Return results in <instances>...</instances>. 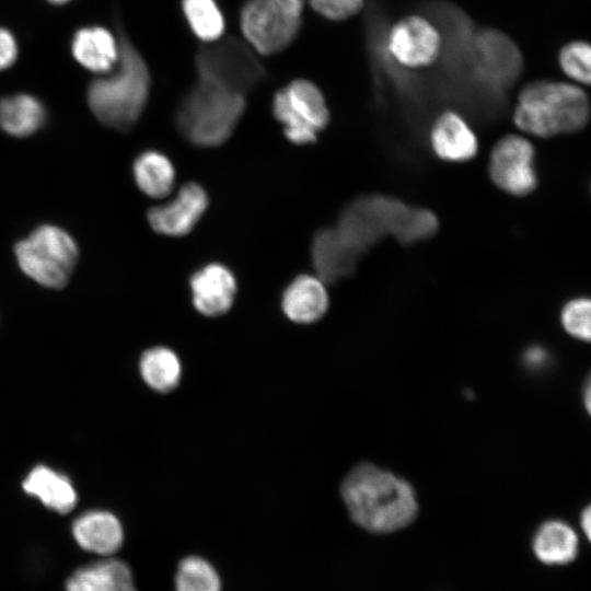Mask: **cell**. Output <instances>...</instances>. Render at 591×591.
<instances>
[{"label":"cell","mask_w":591,"mask_h":591,"mask_svg":"<svg viewBox=\"0 0 591 591\" xmlns=\"http://www.w3.org/2000/svg\"><path fill=\"white\" fill-rule=\"evenodd\" d=\"M340 494L351 520L372 533L398 531L418 513L413 487L371 463L356 465L343 479Z\"/></svg>","instance_id":"1"},{"label":"cell","mask_w":591,"mask_h":591,"mask_svg":"<svg viewBox=\"0 0 591 591\" xmlns=\"http://www.w3.org/2000/svg\"><path fill=\"white\" fill-rule=\"evenodd\" d=\"M119 56L111 74L94 80L88 91L92 113L104 125L129 130L140 118L150 91L148 67L119 28Z\"/></svg>","instance_id":"2"},{"label":"cell","mask_w":591,"mask_h":591,"mask_svg":"<svg viewBox=\"0 0 591 591\" xmlns=\"http://www.w3.org/2000/svg\"><path fill=\"white\" fill-rule=\"evenodd\" d=\"M591 106L586 92L576 84L535 81L519 93L513 123L540 138L582 130L589 123Z\"/></svg>","instance_id":"3"},{"label":"cell","mask_w":591,"mask_h":591,"mask_svg":"<svg viewBox=\"0 0 591 591\" xmlns=\"http://www.w3.org/2000/svg\"><path fill=\"white\" fill-rule=\"evenodd\" d=\"M245 109V95L198 79L176 112V125L198 147H217L234 131Z\"/></svg>","instance_id":"4"},{"label":"cell","mask_w":591,"mask_h":591,"mask_svg":"<svg viewBox=\"0 0 591 591\" xmlns=\"http://www.w3.org/2000/svg\"><path fill=\"white\" fill-rule=\"evenodd\" d=\"M21 270L37 283L59 289L69 280L79 251L73 237L63 229L44 224L15 245Z\"/></svg>","instance_id":"5"},{"label":"cell","mask_w":591,"mask_h":591,"mask_svg":"<svg viewBox=\"0 0 591 591\" xmlns=\"http://www.w3.org/2000/svg\"><path fill=\"white\" fill-rule=\"evenodd\" d=\"M304 0H247L241 11L246 40L263 55L287 48L301 27Z\"/></svg>","instance_id":"6"},{"label":"cell","mask_w":591,"mask_h":591,"mask_svg":"<svg viewBox=\"0 0 591 591\" xmlns=\"http://www.w3.org/2000/svg\"><path fill=\"white\" fill-rule=\"evenodd\" d=\"M196 67L198 79L243 95L266 76L252 50L232 36L201 46L196 56Z\"/></svg>","instance_id":"7"},{"label":"cell","mask_w":591,"mask_h":591,"mask_svg":"<svg viewBox=\"0 0 591 591\" xmlns=\"http://www.w3.org/2000/svg\"><path fill=\"white\" fill-rule=\"evenodd\" d=\"M273 113L283 125L287 139L296 144L314 142L329 121L323 93L304 79L293 80L275 94Z\"/></svg>","instance_id":"8"},{"label":"cell","mask_w":591,"mask_h":591,"mask_svg":"<svg viewBox=\"0 0 591 591\" xmlns=\"http://www.w3.org/2000/svg\"><path fill=\"white\" fill-rule=\"evenodd\" d=\"M535 150L523 136L507 135L493 148L488 171L493 183L513 196H525L537 185Z\"/></svg>","instance_id":"9"},{"label":"cell","mask_w":591,"mask_h":591,"mask_svg":"<svg viewBox=\"0 0 591 591\" xmlns=\"http://www.w3.org/2000/svg\"><path fill=\"white\" fill-rule=\"evenodd\" d=\"M442 38L426 18L409 15L397 21L386 36V50L402 67L419 69L432 65L439 57Z\"/></svg>","instance_id":"10"},{"label":"cell","mask_w":591,"mask_h":591,"mask_svg":"<svg viewBox=\"0 0 591 591\" xmlns=\"http://www.w3.org/2000/svg\"><path fill=\"white\" fill-rule=\"evenodd\" d=\"M208 204L206 190L196 183H187L172 200L151 208L148 211V221L159 234L183 236L194 229Z\"/></svg>","instance_id":"11"},{"label":"cell","mask_w":591,"mask_h":591,"mask_svg":"<svg viewBox=\"0 0 591 591\" xmlns=\"http://www.w3.org/2000/svg\"><path fill=\"white\" fill-rule=\"evenodd\" d=\"M193 304L206 316H220L232 306L236 280L224 265L212 263L193 274L189 280Z\"/></svg>","instance_id":"12"},{"label":"cell","mask_w":591,"mask_h":591,"mask_svg":"<svg viewBox=\"0 0 591 591\" xmlns=\"http://www.w3.org/2000/svg\"><path fill=\"white\" fill-rule=\"evenodd\" d=\"M430 146L434 154L449 162H465L478 150L475 132L459 113L445 111L431 126Z\"/></svg>","instance_id":"13"},{"label":"cell","mask_w":591,"mask_h":591,"mask_svg":"<svg viewBox=\"0 0 591 591\" xmlns=\"http://www.w3.org/2000/svg\"><path fill=\"white\" fill-rule=\"evenodd\" d=\"M72 534L81 548L105 557L116 553L124 542L120 521L104 510H92L77 518Z\"/></svg>","instance_id":"14"},{"label":"cell","mask_w":591,"mask_h":591,"mask_svg":"<svg viewBox=\"0 0 591 591\" xmlns=\"http://www.w3.org/2000/svg\"><path fill=\"white\" fill-rule=\"evenodd\" d=\"M328 293L320 277L300 275L286 288L281 299L285 315L298 324H311L326 313Z\"/></svg>","instance_id":"15"},{"label":"cell","mask_w":591,"mask_h":591,"mask_svg":"<svg viewBox=\"0 0 591 591\" xmlns=\"http://www.w3.org/2000/svg\"><path fill=\"white\" fill-rule=\"evenodd\" d=\"M532 552L543 565L549 567L570 565L580 552L579 535L564 520H547L536 529L533 535Z\"/></svg>","instance_id":"16"},{"label":"cell","mask_w":591,"mask_h":591,"mask_svg":"<svg viewBox=\"0 0 591 591\" xmlns=\"http://www.w3.org/2000/svg\"><path fill=\"white\" fill-rule=\"evenodd\" d=\"M67 591H136L129 566L119 559L104 558L84 565L66 582Z\"/></svg>","instance_id":"17"},{"label":"cell","mask_w":591,"mask_h":591,"mask_svg":"<svg viewBox=\"0 0 591 591\" xmlns=\"http://www.w3.org/2000/svg\"><path fill=\"white\" fill-rule=\"evenodd\" d=\"M358 256L340 240L335 229L318 231L312 242L314 269L324 282H333L348 276Z\"/></svg>","instance_id":"18"},{"label":"cell","mask_w":591,"mask_h":591,"mask_svg":"<svg viewBox=\"0 0 591 591\" xmlns=\"http://www.w3.org/2000/svg\"><path fill=\"white\" fill-rule=\"evenodd\" d=\"M72 54L84 68L97 73L109 72L118 60V40L106 28H82L74 35Z\"/></svg>","instance_id":"19"},{"label":"cell","mask_w":591,"mask_h":591,"mask_svg":"<svg viewBox=\"0 0 591 591\" xmlns=\"http://www.w3.org/2000/svg\"><path fill=\"white\" fill-rule=\"evenodd\" d=\"M23 488L59 513L71 511L77 503V494L69 479L45 465H38L30 472Z\"/></svg>","instance_id":"20"},{"label":"cell","mask_w":591,"mask_h":591,"mask_svg":"<svg viewBox=\"0 0 591 591\" xmlns=\"http://www.w3.org/2000/svg\"><path fill=\"white\" fill-rule=\"evenodd\" d=\"M40 102L27 94H16L0 100V128L14 137H26L45 123Z\"/></svg>","instance_id":"21"},{"label":"cell","mask_w":591,"mask_h":591,"mask_svg":"<svg viewBox=\"0 0 591 591\" xmlns=\"http://www.w3.org/2000/svg\"><path fill=\"white\" fill-rule=\"evenodd\" d=\"M132 172L139 189L152 198L165 197L174 186V166L170 159L159 151L148 150L138 155Z\"/></svg>","instance_id":"22"},{"label":"cell","mask_w":591,"mask_h":591,"mask_svg":"<svg viewBox=\"0 0 591 591\" xmlns=\"http://www.w3.org/2000/svg\"><path fill=\"white\" fill-rule=\"evenodd\" d=\"M139 369L144 383L159 393L173 391L182 376L179 358L163 346L146 350L140 358Z\"/></svg>","instance_id":"23"},{"label":"cell","mask_w":591,"mask_h":591,"mask_svg":"<svg viewBox=\"0 0 591 591\" xmlns=\"http://www.w3.org/2000/svg\"><path fill=\"white\" fill-rule=\"evenodd\" d=\"M183 11L198 38L210 43L221 37L224 20L215 0H183Z\"/></svg>","instance_id":"24"},{"label":"cell","mask_w":591,"mask_h":591,"mask_svg":"<svg viewBox=\"0 0 591 591\" xmlns=\"http://www.w3.org/2000/svg\"><path fill=\"white\" fill-rule=\"evenodd\" d=\"M176 591H221V580L215 567L198 556L181 560L175 575Z\"/></svg>","instance_id":"25"},{"label":"cell","mask_w":591,"mask_h":591,"mask_svg":"<svg viewBox=\"0 0 591 591\" xmlns=\"http://www.w3.org/2000/svg\"><path fill=\"white\" fill-rule=\"evenodd\" d=\"M559 66L572 81L591 85V44L571 42L559 53Z\"/></svg>","instance_id":"26"},{"label":"cell","mask_w":591,"mask_h":591,"mask_svg":"<svg viewBox=\"0 0 591 591\" xmlns=\"http://www.w3.org/2000/svg\"><path fill=\"white\" fill-rule=\"evenodd\" d=\"M561 325L576 339L591 343V298L569 300L560 313Z\"/></svg>","instance_id":"27"},{"label":"cell","mask_w":591,"mask_h":591,"mask_svg":"<svg viewBox=\"0 0 591 591\" xmlns=\"http://www.w3.org/2000/svg\"><path fill=\"white\" fill-rule=\"evenodd\" d=\"M438 228L437 217L427 209L409 208L396 235L402 244H412L431 236Z\"/></svg>","instance_id":"28"},{"label":"cell","mask_w":591,"mask_h":591,"mask_svg":"<svg viewBox=\"0 0 591 591\" xmlns=\"http://www.w3.org/2000/svg\"><path fill=\"white\" fill-rule=\"evenodd\" d=\"M309 2L320 15L332 21H343L356 15L366 0H309Z\"/></svg>","instance_id":"29"},{"label":"cell","mask_w":591,"mask_h":591,"mask_svg":"<svg viewBox=\"0 0 591 591\" xmlns=\"http://www.w3.org/2000/svg\"><path fill=\"white\" fill-rule=\"evenodd\" d=\"M16 43L11 33L0 27V70L10 67L16 59Z\"/></svg>","instance_id":"30"},{"label":"cell","mask_w":591,"mask_h":591,"mask_svg":"<svg viewBox=\"0 0 591 591\" xmlns=\"http://www.w3.org/2000/svg\"><path fill=\"white\" fill-rule=\"evenodd\" d=\"M524 359L528 367L541 369L542 367L544 368L549 361V355L544 348L533 346L526 350Z\"/></svg>","instance_id":"31"},{"label":"cell","mask_w":591,"mask_h":591,"mask_svg":"<svg viewBox=\"0 0 591 591\" xmlns=\"http://www.w3.org/2000/svg\"><path fill=\"white\" fill-rule=\"evenodd\" d=\"M580 528L588 540V542L591 544V503L588 505L580 514Z\"/></svg>","instance_id":"32"},{"label":"cell","mask_w":591,"mask_h":591,"mask_svg":"<svg viewBox=\"0 0 591 591\" xmlns=\"http://www.w3.org/2000/svg\"><path fill=\"white\" fill-rule=\"evenodd\" d=\"M582 397H583L584 407L588 414L591 416V372L586 379L583 391H582Z\"/></svg>","instance_id":"33"},{"label":"cell","mask_w":591,"mask_h":591,"mask_svg":"<svg viewBox=\"0 0 591 591\" xmlns=\"http://www.w3.org/2000/svg\"><path fill=\"white\" fill-rule=\"evenodd\" d=\"M48 1H50L51 3H56V4H61V3H65V2H67L69 0H48Z\"/></svg>","instance_id":"34"}]
</instances>
